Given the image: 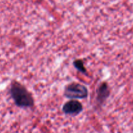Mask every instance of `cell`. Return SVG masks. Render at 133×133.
Returning a JSON list of instances; mask_svg holds the SVG:
<instances>
[{
    "instance_id": "obj_3",
    "label": "cell",
    "mask_w": 133,
    "mask_h": 133,
    "mask_svg": "<svg viewBox=\"0 0 133 133\" xmlns=\"http://www.w3.org/2000/svg\"><path fill=\"white\" fill-rule=\"evenodd\" d=\"M62 110L66 115L75 116L82 112L83 110V105L77 100H70L64 104Z\"/></svg>"
},
{
    "instance_id": "obj_1",
    "label": "cell",
    "mask_w": 133,
    "mask_h": 133,
    "mask_svg": "<svg viewBox=\"0 0 133 133\" xmlns=\"http://www.w3.org/2000/svg\"><path fill=\"white\" fill-rule=\"evenodd\" d=\"M9 93L14 104L18 107L32 108L34 106V99L27 88L16 81H13L10 84Z\"/></svg>"
},
{
    "instance_id": "obj_5",
    "label": "cell",
    "mask_w": 133,
    "mask_h": 133,
    "mask_svg": "<svg viewBox=\"0 0 133 133\" xmlns=\"http://www.w3.org/2000/svg\"><path fill=\"white\" fill-rule=\"evenodd\" d=\"M73 66L78 71H80V72L83 73V74H86L87 70L84 66V63L82 60L77 59L74 61L73 62Z\"/></svg>"
},
{
    "instance_id": "obj_4",
    "label": "cell",
    "mask_w": 133,
    "mask_h": 133,
    "mask_svg": "<svg viewBox=\"0 0 133 133\" xmlns=\"http://www.w3.org/2000/svg\"><path fill=\"white\" fill-rule=\"evenodd\" d=\"M110 94L108 84L106 82H103L99 85V88L96 90V103L99 105H102Z\"/></svg>"
},
{
    "instance_id": "obj_2",
    "label": "cell",
    "mask_w": 133,
    "mask_h": 133,
    "mask_svg": "<svg viewBox=\"0 0 133 133\" xmlns=\"http://www.w3.org/2000/svg\"><path fill=\"white\" fill-rule=\"evenodd\" d=\"M64 96L71 100L86 99L88 96V90L83 84L78 83H72L65 87Z\"/></svg>"
}]
</instances>
